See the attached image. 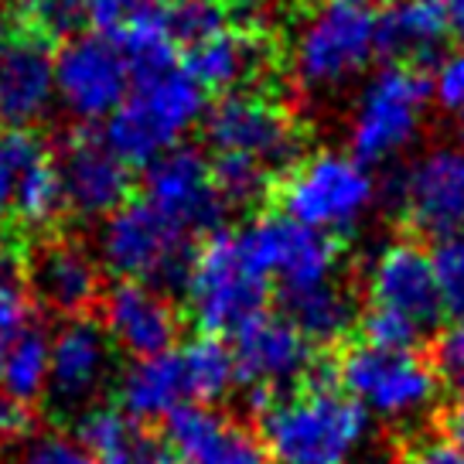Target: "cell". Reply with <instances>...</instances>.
<instances>
[{
  "mask_svg": "<svg viewBox=\"0 0 464 464\" xmlns=\"http://www.w3.org/2000/svg\"><path fill=\"white\" fill-rule=\"evenodd\" d=\"M369 430L372 420L345 390L314 382L266 406L260 434L274 464H352Z\"/></svg>",
  "mask_w": 464,
  "mask_h": 464,
  "instance_id": "obj_1",
  "label": "cell"
},
{
  "mask_svg": "<svg viewBox=\"0 0 464 464\" xmlns=\"http://www.w3.org/2000/svg\"><path fill=\"white\" fill-rule=\"evenodd\" d=\"M379 55V17L352 0H318L290 34L287 69L304 96L355 86Z\"/></svg>",
  "mask_w": 464,
  "mask_h": 464,
  "instance_id": "obj_2",
  "label": "cell"
},
{
  "mask_svg": "<svg viewBox=\"0 0 464 464\" xmlns=\"http://www.w3.org/2000/svg\"><path fill=\"white\" fill-rule=\"evenodd\" d=\"M205 120L202 82L178 58L133 72L123 106L106 120V144L127 164L150 160L181 144V137Z\"/></svg>",
  "mask_w": 464,
  "mask_h": 464,
  "instance_id": "obj_3",
  "label": "cell"
},
{
  "mask_svg": "<svg viewBox=\"0 0 464 464\" xmlns=\"http://www.w3.org/2000/svg\"><path fill=\"white\" fill-rule=\"evenodd\" d=\"M280 216L321 236H345L362 226L379 198L372 168L352 150L318 147L294 160L276 188Z\"/></svg>",
  "mask_w": 464,
  "mask_h": 464,
  "instance_id": "obj_4",
  "label": "cell"
},
{
  "mask_svg": "<svg viewBox=\"0 0 464 464\" xmlns=\"http://www.w3.org/2000/svg\"><path fill=\"white\" fill-rule=\"evenodd\" d=\"M191 321L205 334H236L266 314L270 276L249 253L243 232H212L191 256L185 280Z\"/></svg>",
  "mask_w": 464,
  "mask_h": 464,
  "instance_id": "obj_5",
  "label": "cell"
},
{
  "mask_svg": "<svg viewBox=\"0 0 464 464\" xmlns=\"http://www.w3.org/2000/svg\"><path fill=\"white\" fill-rule=\"evenodd\" d=\"M342 390L365 410L369 420L390 427H417L434 413L440 400V376L417 348H348L338 359Z\"/></svg>",
  "mask_w": 464,
  "mask_h": 464,
  "instance_id": "obj_6",
  "label": "cell"
},
{
  "mask_svg": "<svg viewBox=\"0 0 464 464\" xmlns=\"http://www.w3.org/2000/svg\"><path fill=\"white\" fill-rule=\"evenodd\" d=\"M430 100V79L417 65L392 62L365 75L348 113V150L369 168L396 160L420 140Z\"/></svg>",
  "mask_w": 464,
  "mask_h": 464,
  "instance_id": "obj_7",
  "label": "cell"
},
{
  "mask_svg": "<svg viewBox=\"0 0 464 464\" xmlns=\"http://www.w3.org/2000/svg\"><path fill=\"white\" fill-rule=\"evenodd\" d=\"M191 236L171 218L140 202L120 205L102 218L96 236V260L120 280H140L150 287H185L191 266Z\"/></svg>",
  "mask_w": 464,
  "mask_h": 464,
  "instance_id": "obj_8",
  "label": "cell"
},
{
  "mask_svg": "<svg viewBox=\"0 0 464 464\" xmlns=\"http://www.w3.org/2000/svg\"><path fill=\"white\" fill-rule=\"evenodd\" d=\"M205 140L216 154L256 160L266 171H284L301 158V127L274 96L226 92L205 110Z\"/></svg>",
  "mask_w": 464,
  "mask_h": 464,
  "instance_id": "obj_9",
  "label": "cell"
},
{
  "mask_svg": "<svg viewBox=\"0 0 464 464\" xmlns=\"http://www.w3.org/2000/svg\"><path fill=\"white\" fill-rule=\"evenodd\" d=\"M130 82V62L110 34H75L55 55V102L79 123L110 120Z\"/></svg>",
  "mask_w": 464,
  "mask_h": 464,
  "instance_id": "obj_10",
  "label": "cell"
},
{
  "mask_svg": "<svg viewBox=\"0 0 464 464\" xmlns=\"http://www.w3.org/2000/svg\"><path fill=\"white\" fill-rule=\"evenodd\" d=\"M232 359L236 382L256 403L270 406L280 396L301 390L314 369V348L287 314H260L243 332H236Z\"/></svg>",
  "mask_w": 464,
  "mask_h": 464,
  "instance_id": "obj_11",
  "label": "cell"
},
{
  "mask_svg": "<svg viewBox=\"0 0 464 464\" xmlns=\"http://www.w3.org/2000/svg\"><path fill=\"white\" fill-rule=\"evenodd\" d=\"M144 202L195 239L218 232L226 202L218 198L212 160L198 147L178 144L144 164Z\"/></svg>",
  "mask_w": 464,
  "mask_h": 464,
  "instance_id": "obj_12",
  "label": "cell"
},
{
  "mask_svg": "<svg viewBox=\"0 0 464 464\" xmlns=\"http://www.w3.org/2000/svg\"><path fill=\"white\" fill-rule=\"evenodd\" d=\"M239 232L284 297L338 280V243L332 236L304 229L287 216L256 218Z\"/></svg>",
  "mask_w": 464,
  "mask_h": 464,
  "instance_id": "obj_13",
  "label": "cell"
},
{
  "mask_svg": "<svg viewBox=\"0 0 464 464\" xmlns=\"http://www.w3.org/2000/svg\"><path fill=\"white\" fill-rule=\"evenodd\" d=\"M396 205L417 232L430 239L464 236V154L434 147L413 160L396 181Z\"/></svg>",
  "mask_w": 464,
  "mask_h": 464,
  "instance_id": "obj_14",
  "label": "cell"
},
{
  "mask_svg": "<svg viewBox=\"0 0 464 464\" xmlns=\"http://www.w3.org/2000/svg\"><path fill=\"white\" fill-rule=\"evenodd\" d=\"M362 287L369 297V311H390L410 318L427 332V324L440 311L437 276L430 253L410 239H392L365 260Z\"/></svg>",
  "mask_w": 464,
  "mask_h": 464,
  "instance_id": "obj_15",
  "label": "cell"
},
{
  "mask_svg": "<svg viewBox=\"0 0 464 464\" xmlns=\"http://www.w3.org/2000/svg\"><path fill=\"white\" fill-rule=\"evenodd\" d=\"M28 294L58 318H86L100 297V260L75 239L48 236L24 260Z\"/></svg>",
  "mask_w": 464,
  "mask_h": 464,
  "instance_id": "obj_16",
  "label": "cell"
},
{
  "mask_svg": "<svg viewBox=\"0 0 464 464\" xmlns=\"http://www.w3.org/2000/svg\"><path fill=\"white\" fill-rule=\"evenodd\" d=\"M65 208L79 218H106L130 202V164L106 144V137L75 133L55 160Z\"/></svg>",
  "mask_w": 464,
  "mask_h": 464,
  "instance_id": "obj_17",
  "label": "cell"
},
{
  "mask_svg": "<svg viewBox=\"0 0 464 464\" xmlns=\"http://www.w3.org/2000/svg\"><path fill=\"white\" fill-rule=\"evenodd\" d=\"M102 332L120 352L150 359L171 352L178 338V311L160 287L140 280H120L102 294Z\"/></svg>",
  "mask_w": 464,
  "mask_h": 464,
  "instance_id": "obj_18",
  "label": "cell"
},
{
  "mask_svg": "<svg viewBox=\"0 0 464 464\" xmlns=\"http://www.w3.org/2000/svg\"><path fill=\"white\" fill-rule=\"evenodd\" d=\"M168 440L188 464H274L260 430L218 406L188 403L174 410Z\"/></svg>",
  "mask_w": 464,
  "mask_h": 464,
  "instance_id": "obj_19",
  "label": "cell"
},
{
  "mask_svg": "<svg viewBox=\"0 0 464 464\" xmlns=\"http://www.w3.org/2000/svg\"><path fill=\"white\" fill-rule=\"evenodd\" d=\"M110 352H113L110 334L89 318L65 321L52 334V372L44 396L58 413L92 406V396L100 392L110 372Z\"/></svg>",
  "mask_w": 464,
  "mask_h": 464,
  "instance_id": "obj_20",
  "label": "cell"
},
{
  "mask_svg": "<svg viewBox=\"0 0 464 464\" xmlns=\"http://www.w3.org/2000/svg\"><path fill=\"white\" fill-rule=\"evenodd\" d=\"M55 102V55L48 42L24 34L0 52V127L31 130Z\"/></svg>",
  "mask_w": 464,
  "mask_h": 464,
  "instance_id": "obj_21",
  "label": "cell"
},
{
  "mask_svg": "<svg viewBox=\"0 0 464 464\" xmlns=\"http://www.w3.org/2000/svg\"><path fill=\"white\" fill-rule=\"evenodd\" d=\"M116 396H120V410L137 423L160 420V417H171L174 410L188 406L191 386L181 348L160 352L150 359H133L116 382Z\"/></svg>",
  "mask_w": 464,
  "mask_h": 464,
  "instance_id": "obj_22",
  "label": "cell"
},
{
  "mask_svg": "<svg viewBox=\"0 0 464 464\" xmlns=\"http://www.w3.org/2000/svg\"><path fill=\"white\" fill-rule=\"evenodd\" d=\"M185 65L202 82V89L243 92V86L266 69V44L256 38V31H243L229 24L212 38H205L202 44L188 48Z\"/></svg>",
  "mask_w": 464,
  "mask_h": 464,
  "instance_id": "obj_23",
  "label": "cell"
},
{
  "mask_svg": "<svg viewBox=\"0 0 464 464\" xmlns=\"http://www.w3.org/2000/svg\"><path fill=\"white\" fill-rule=\"evenodd\" d=\"M448 38V17L437 0H390L379 14V55L413 65L430 58Z\"/></svg>",
  "mask_w": 464,
  "mask_h": 464,
  "instance_id": "obj_24",
  "label": "cell"
},
{
  "mask_svg": "<svg viewBox=\"0 0 464 464\" xmlns=\"http://www.w3.org/2000/svg\"><path fill=\"white\" fill-rule=\"evenodd\" d=\"M284 304H287V318L294 321V328L304 334L311 345H334L355 324V301L342 287V280L321 284L304 294H290L284 297Z\"/></svg>",
  "mask_w": 464,
  "mask_h": 464,
  "instance_id": "obj_25",
  "label": "cell"
},
{
  "mask_svg": "<svg viewBox=\"0 0 464 464\" xmlns=\"http://www.w3.org/2000/svg\"><path fill=\"white\" fill-rule=\"evenodd\" d=\"M75 444L96 464H133L147 440L120 406L92 403L75 417Z\"/></svg>",
  "mask_w": 464,
  "mask_h": 464,
  "instance_id": "obj_26",
  "label": "cell"
},
{
  "mask_svg": "<svg viewBox=\"0 0 464 464\" xmlns=\"http://www.w3.org/2000/svg\"><path fill=\"white\" fill-rule=\"evenodd\" d=\"M52 372V338L28 324L0 355V390L17 403L31 406L48 392Z\"/></svg>",
  "mask_w": 464,
  "mask_h": 464,
  "instance_id": "obj_27",
  "label": "cell"
},
{
  "mask_svg": "<svg viewBox=\"0 0 464 464\" xmlns=\"http://www.w3.org/2000/svg\"><path fill=\"white\" fill-rule=\"evenodd\" d=\"M181 359L188 372L191 403H216L236 386V359L232 348L222 345V338L212 334L191 338L188 345H181Z\"/></svg>",
  "mask_w": 464,
  "mask_h": 464,
  "instance_id": "obj_28",
  "label": "cell"
},
{
  "mask_svg": "<svg viewBox=\"0 0 464 464\" xmlns=\"http://www.w3.org/2000/svg\"><path fill=\"white\" fill-rule=\"evenodd\" d=\"M65 212V191H62V174L55 160L42 158L28 174L21 178L14 195V222L31 232L48 229L58 216Z\"/></svg>",
  "mask_w": 464,
  "mask_h": 464,
  "instance_id": "obj_29",
  "label": "cell"
},
{
  "mask_svg": "<svg viewBox=\"0 0 464 464\" xmlns=\"http://www.w3.org/2000/svg\"><path fill=\"white\" fill-rule=\"evenodd\" d=\"M44 158V144L34 130L0 127V226L14 216V195L21 178Z\"/></svg>",
  "mask_w": 464,
  "mask_h": 464,
  "instance_id": "obj_30",
  "label": "cell"
},
{
  "mask_svg": "<svg viewBox=\"0 0 464 464\" xmlns=\"http://www.w3.org/2000/svg\"><path fill=\"white\" fill-rule=\"evenodd\" d=\"M212 174H216L218 198L226 202V208H253L270 195V185H274V171H266L256 160L246 158L216 154Z\"/></svg>",
  "mask_w": 464,
  "mask_h": 464,
  "instance_id": "obj_31",
  "label": "cell"
},
{
  "mask_svg": "<svg viewBox=\"0 0 464 464\" xmlns=\"http://www.w3.org/2000/svg\"><path fill=\"white\" fill-rule=\"evenodd\" d=\"M164 17H168L174 44H185V48H195L205 38L229 28V11L222 7V0H168Z\"/></svg>",
  "mask_w": 464,
  "mask_h": 464,
  "instance_id": "obj_32",
  "label": "cell"
},
{
  "mask_svg": "<svg viewBox=\"0 0 464 464\" xmlns=\"http://www.w3.org/2000/svg\"><path fill=\"white\" fill-rule=\"evenodd\" d=\"M14 11L24 17L34 38L52 42V38H75L86 24V7L82 0H17Z\"/></svg>",
  "mask_w": 464,
  "mask_h": 464,
  "instance_id": "obj_33",
  "label": "cell"
},
{
  "mask_svg": "<svg viewBox=\"0 0 464 464\" xmlns=\"http://www.w3.org/2000/svg\"><path fill=\"white\" fill-rule=\"evenodd\" d=\"M430 260H434L440 307L454 311V318H464V236L440 239Z\"/></svg>",
  "mask_w": 464,
  "mask_h": 464,
  "instance_id": "obj_34",
  "label": "cell"
},
{
  "mask_svg": "<svg viewBox=\"0 0 464 464\" xmlns=\"http://www.w3.org/2000/svg\"><path fill=\"white\" fill-rule=\"evenodd\" d=\"M430 96L444 113L458 116L464 123V44L437 62L434 75H430Z\"/></svg>",
  "mask_w": 464,
  "mask_h": 464,
  "instance_id": "obj_35",
  "label": "cell"
},
{
  "mask_svg": "<svg viewBox=\"0 0 464 464\" xmlns=\"http://www.w3.org/2000/svg\"><path fill=\"white\" fill-rule=\"evenodd\" d=\"M362 332L369 345L379 348H417L423 328L413 324L410 318H400V314H390V311H365L362 318Z\"/></svg>",
  "mask_w": 464,
  "mask_h": 464,
  "instance_id": "obj_36",
  "label": "cell"
},
{
  "mask_svg": "<svg viewBox=\"0 0 464 464\" xmlns=\"http://www.w3.org/2000/svg\"><path fill=\"white\" fill-rule=\"evenodd\" d=\"M434 369L440 379L464 390V318L444 324L434 338Z\"/></svg>",
  "mask_w": 464,
  "mask_h": 464,
  "instance_id": "obj_37",
  "label": "cell"
},
{
  "mask_svg": "<svg viewBox=\"0 0 464 464\" xmlns=\"http://www.w3.org/2000/svg\"><path fill=\"white\" fill-rule=\"evenodd\" d=\"M14 464H96V461H92L75 440H69V437L48 434V437L31 440L28 448H24V454H21Z\"/></svg>",
  "mask_w": 464,
  "mask_h": 464,
  "instance_id": "obj_38",
  "label": "cell"
},
{
  "mask_svg": "<svg viewBox=\"0 0 464 464\" xmlns=\"http://www.w3.org/2000/svg\"><path fill=\"white\" fill-rule=\"evenodd\" d=\"M150 0H82L86 21H92L102 34H116L133 14H140Z\"/></svg>",
  "mask_w": 464,
  "mask_h": 464,
  "instance_id": "obj_39",
  "label": "cell"
},
{
  "mask_svg": "<svg viewBox=\"0 0 464 464\" xmlns=\"http://www.w3.org/2000/svg\"><path fill=\"white\" fill-rule=\"evenodd\" d=\"M31 430H34L31 406L17 403V400H11V396H0V444L28 440Z\"/></svg>",
  "mask_w": 464,
  "mask_h": 464,
  "instance_id": "obj_40",
  "label": "cell"
},
{
  "mask_svg": "<svg viewBox=\"0 0 464 464\" xmlns=\"http://www.w3.org/2000/svg\"><path fill=\"white\" fill-rule=\"evenodd\" d=\"M406 464H464V450L448 437H427L406 454Z\"/></svg>",
  "mask_w": 464,
  "mask_h": 464,
  "instance_id": "obj_41",
  "label": "cell"
},
{
  "mask_svg": "<svg viewBox=\"0 0 464 464\" xmlns=\"http://www.w3.org/2000/svg\"><path fill=\"white\" fill-rule=\"evenodd\" d=\"M14 287H28L24 284V260L14 246L0 243V290H14Z\"/></svg>",
  "mask_w": 464,
  "mask_h": 464,
  "instance_id": "obj_42",
  "label": "cell"
},
{
  "mask_svg": "<svg viewBox=\"0 0 464 464\" xmlns=\"http://www.w3.org/2000/svg\"><path fill=\"white\" fill-rule=\"evenodd\" d=\"M444 430H448L450 444H458L464 450V390H458V396L444 410Z\"/></svg>",
  "mask_w": 464,
  "mask_h": 464,
  "instance_id": "obj_43",
  "label": "cell"
},
{
  "mask_svg": "<svg viewBox=\"0 0 464 464\" xmlns=\"http://www.w3.org/2000/svg\"><path fill=\"white\" fill-rule=\"evenodd\" d=\"M133 464H188V461L174 448H164V444H150V440H147Z\"/></svg>",
  "mask_w": 464,
  "mask_h": 464,
  "instance_id": "obj_44",
  "label": "cell"
},
{
  "mask_svg": "<svg viewBox=\"0 0 464 464\" xmlns=\"http://www.w3.org/2000/svg\"><path fill=\"white\" fill-rule=\"evenodd\" d=\"M437 4H440L444 17H448V31L458 34L464 44V0H437Z\"/></svg>",
  "mask_w": 464,
  "mask_h": 464,
  "instance_id": "obj_45",
  "label": "cell"
},
{
  "mask_svg": "<svg viewBox=\"0 0 464 464\" xmlns=\"http://www.w3.org/2000/svg\"><path fill=\"white\" fill-rule=\"evenodd\" d=\"M14 0H0V52L11 44V24H14Z\"/></svg>",
  "mask_w": 464,
  "mask_h": 464,
  "instance_id": "obj_46",
  "label": "cell"
},
{
  "mask_svg": "<svg viewBox=\"0 0 464 464\" xmlns=\"http://www.w3.org/2000/svg\"><path fill=\"white\" fill-rule=\"evenodd\" d=\"M352 464H392V461H386V458H359V461Z\"/></svg>",
  "mask_w": 464,
  "mask_h": 464,
  "instance_id": "obj_47",
  "label": "cell"
},
{
  "mask_svg": "<svg viewBox=\"0 0 464 464\" xmlns=\"http://www.w3.org/2000/svg\"><path fill=\"white\" fill-rule=\"evenodd\" d=\"M352 4H362V7H372V4H390V0H352Z\"/></svg>",
  "mask_w": 464,
  "mask_h": 464,
  "instance_id": "obj_48",
  "label": "cell"
},
{
  "mask_svg": "<svg viewBox=\"0 0 464 464\" xmlns=\"http://www.w3.org/2000/svg\"><path fill=\"white\" fill-rule=\"evenodd\" d=\"M458 150L464 154V123H461V133H458Z\"/></svg>",
  "mask_w": 464,
  "mask_h": 464,
  "instance_id": "obj_49",
  "label": "cell"
},
{
  "mask_svg": "<svg viewBox=\"0 0 464 464\" xmlns=\"http://www.w3.org/2000/svg\"><path fill=\"white\" fill-rule=\"evenodd\" d=\"M0 355H4V348H0Z\"/></svg>",
  "mask_w": 464,
  "mask_h": 464,
  "instance_id": "obj_50",
  "label": "cell"
}]
</instances>
